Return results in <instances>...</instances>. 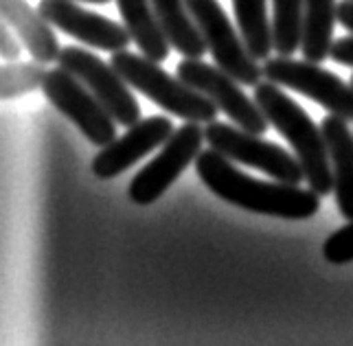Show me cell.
Segmentation results:
<instances>
[{"label":"cell","instance_id":"6da1fadb","mask_svg":"<svg viewBox=\"0 0 353 346\" xmlns=\"http://www.w3.org/2000/svg\"><path fill=\"white\" fill-rule=\"evenodd\" d=\"M196 169L206 189L243 211L281 219H310L321 208V193L314 189H299V184L279 180H254L213 147L200 152Z\"/></svg>","mask_w":353,"mask_h":346},{"label":"cell","instance_id":"7a4b0ae2","mask_svg":"<svg viewBox=\"0 0 353 346\" xmlns=\"http://www.w3.org/2000/svg\"><path fill=\"white\" fill-rule=\"evenodd\" d=\"M254 101L263 110L270 125L292 145L294 156L305 171L310 189L321 195L332 193L334 173L323 128L316 125L305 110L294 99H290L281 90V85L270 79L254 85Z\"/></svg>","mask_w":353,"mask_h":346},{"label":"cell","instance_id":"3957f363","mask_svg":"<svg viewBox=\"0 0 353 346\" xmlns=\"http://www.w3.org/2000/svg\"><path fill=\"white\" fill-rule=\"evenodd\" d=\"M110 64L123 77L134 90H139L148 99L163 108L165 112L174 114L178 119L193 121V123H211L217 116V108L209 96L191 88L189 83L182 81L178 75L172 77L158 66V61L134 55L130 51L112 53Z\"/></svg>","mask_w":353,"mask_h":346},{"label":"cell","instance_id":"277c9868","mask_svg":"<svg viewBox=\"0 0 353 346\" xmlns=\"http://www.w3.org/2000/svg\"><path fill=\"white\" fill-rule=\"evenodd\" d=\"M204 136L213 150L224 154L233 163L259 169L272 180L288 184H301L305 180V171H303L299 158L294 154H288L283 147L259 139V134L246 132L239 125L211 121L206 123Z\"/></svg>","mask_w":353,"mask_h":346},{"label":"cell","instance_id":"5b68a950","mask_svg":"<svg viewBox=\"0 0 353 346\" xmlns=\"http://www.w3.org/2000/svg\"><path fill=\"white\" fill-rule=\"evenodd\" d=\"M176 75L191 88L206 94L235 125L252 134H265L270 121L259 103L241 90V83L220 66L204 64L202 57H185L176 66Z\"/></svg>","mask_w":353,"mask_h":346},{"label":"cell","instance_id":"8992f818","mask_svg":"<svg viewBox=\"0 0 353 346\" xmlns=\"http://www.w3.org/2000/svg\"><path fill=\"white\" fill-rule=\"evenodd\" d=\"M263 77L288 90L310 96L330 114L353 121V85L336 77L334 72L321 68L316 61H296L292 59V55L268 57L263 64Z\"/></svg>","mask_w":353,"mask_h":346},{"label":"cell","instance_id":"52a82bcc","mask_svg":"<svg viewBox=\"0 0 353 346\" xmlns=\"http://www.w3.org/2000/svg\"><path fill=\"white\" fill-rule=\"evenodd\" d=\"M193 20L204 38V44L213 55L215 66L226 70L243 85H257L263 79V66H257L241 35L230 24L217 0H185Z\"/></svg>","mask_w":353,"mask_h":346},{"label":"cell","instance_id":"ba28073f","mask_svg":"<svg viewBox=\"0 0 353 346\" xmlns=\"http://www.w3.org/2000/svg\"><path fill=\"white\" fill-rule=\"evenodd\" d=\"M42 90L48 101L53 103L64 116H68L86 139L97 145L105 147L117 139V121L108 112L105 105L97 99L88 85L77 79L66 68L57 66L46 72Z\"/></svg>","mask_w":353,"mask_h":346},{"label":"cell","instance_id":"9c48e42d","mask_svg":"<svg viewBox=\"0 0 353 346\" xmlns=\"http://www.w3.org/2000/svg\"><path fill=\"white\" fill-rule=\"evenodd\" d=\"M204 141L206 136L204 130L200 128V123L187 121L163 145L161 154L132 178L130 200L137 206L154 204L178 180L180 173L200 156Z\"/></svg>","mask_w":353,"mask_h":346},{"label":"cell","instance_id":"30bf717a","mask_svg":"<svg viewBox=\"0 0 353 346\" xmlns=\"http://www.w3.org/2000/svg\"><path fill=\"white\" fill-rule=\"evenodd\" d=\"M57 64L86 83L119 125L130 128L141 121V108L130 90L132 85L119 75L112 64L77 46H62Z\"/></svg>","mask_w":353,"mask_h":346},{"label":"cell","instance_id":"8fae6325","mask_svg":"<svg viewBox=\"0 0 353 346\" xmlns=\"http://www.w3.org/2000/svg\"><path fill=\"white\" fill-rule=\"evenodd\" d=\"M38 11L55 29L64 31L70 38H77L90 48L117 53L130 46L132 35L125 24L86 11L77 5V0H40Z\"/></svg>","mask_w":353,"mask_h":346},{"label":"cell","instance_id":"7c38bea8","mask_svg":"<svg viewBox=\"0 0 353 346\" xmlns=\"http://www.w3.org/2000/svg\"><path fill=\"white\" fill-rule=\"evenodd\" d=\"M172 119L165 116H150L141 119L134 125L128 128L123 136L101 147V154H97L92 160V171L97 178L110 180L121 176L125 169H130L134 163H139L141 158L152 154L158 147H163L174 134Z\"/></svg>","mask_w":353,"mask_h":346},{"label":"cell","instance_id":"4fadbf2b","mask_svg":"<svg viewBox=\"0 0 353 346\" xmlns=\"http://www.w3.org/2000/svg\"><path fill=\"white\" fill-rule=\"evenodd\" d=\"M0 16L14 29L24 48L31 53L35 61L53 64L59 59V42L53 33V24L40 11H35L27 0H0Z\"/></svg>","mask_w":353,"mask_h":346},{"label":"cell","instance_id":"5bb4252c","mask_svg":"<svg viewBox=\"0 0 353 346\" xmlns=\"http://www.w3.org/2000/svg\"><path fill=\"white\" fill-rule=\"evenodd\" d=\"M349 121L330 114L323 119V134L327 141L334 173V195L340 215L347 221L353 219V134Z\"/></svg>","mask_w":353,"mask_h":346},{"label":"cell","instance_id":"9a60e30c","mask_svg":"<svg viewBox=\"0 0 353 346\" xmlns=\"http://www.w3.org/2000/svg\"><path fill=\"white\" fill-rule=\"evenodd\" d=\"M117 5L123 24L132 35V42L141 48L143 55L158 64L165 61L172 51V44L156 18L152 0H117Z\"/></svg>","mask_w":353,"mask_h":346},{"label":"cell","instance_id":"2e32d148","mask_svg":"<svg viewBox=\"0 0 353 346\" xmlns=\"http://www.w3.org/2000/svg\"><path fill=\"white\" fill-rule=\"evenodd\" d=\"M152 5L169 44L182 57H202L209 51L185 0H152Z\"/></svg>","mask_w":353,"mask_h":346},{"label":"cell","instance_id":"e0dca14e","mask_svg":"<svg viewBox=\"0 0 353 346\" xmlns=\"http://www.w3.org/2000/svg\"><path fill=\"white\" fill-rule=\"evenodd\" d=\"M338 20L336 0H305V20H303L301 51L305 59L321 64L332 51L334 24Z\"/></svg>","mask_w":353,"mask_h":346},{"label":"cell","instance_id":"ac0fdd59","mask_svg":"<svg viewBox=\"0 0 353 346\" xmlns=\"http://www.w3.org/2000/svg\"><path fill=\"white\" fill-rule=\"evenodd\" d=\"M237 27L243 44L254 59H268L274 51L272 22L268 16V0H233Z\"/></svg>","mask_w":353,"mask_h":346},{"label":"cell","instance_id":"d6986e66","mask_svg":"<svg viewBox=\"0 0 353 346\" xmlns=\"http://www.w3.org/2000/svg\"><path fill=\"white\" fill-rule=\"evenodd\" d=\"M305 0H272V40L279 55H294L303 44Z\"/></svg>","mask_w":353,"mask_h":346},{"label":"cell","instance_id":"ffe728a7","mask_svg":"<svg viewBox=\"0 0 353 346\" xmlns=\"http://www.w3.org/2000/svg\"><path fill=\"white\" fill-rule=\"evenodd\" d=\"M46 68L42 61H27V64H5L0 70V96L3 101L16 99L20 94H27L42 88L46 79Z\"/></svg>","mask_w":353,"mask_h":346},{"label":"cell","instance_id":"44dd1931","mask_svg":"<svg viewBox=\"0 0 353 346\" xmlns=\"http://www.w3.org/2000/svg\"><path fill=\"white\" fill-rule=\"evenodd\" d=\"M323 256L334 265H345L353 261V219L323 243Z\"/></svg>","mask_w":353,"mask_h":346},{"label":"cell","instance_id":"7402d4cb","mask_svg":"<svg viewBox=\"0 0 353 346\" xmlns=\"http://www.w3.org/2000/svg\"><path fill=\"white\" fill-rule=\"evenodd\" d=\"M20 53H22L20 35L7 22H3V29H0V55H3L5 61H16Z\"/></svg>","mask_w":353,"mask_h":346},{"label":"cell","instance_id":"603a6c76","mask_svg":"<svg viewBox=\"0 0 353 346\" xmlns=\"http://www.w3.org/2000/svg\"><path fill=\"white\" fill-rule=\"evenodd\" d=\"M330 57L336 61V64H343V66H351L353 68V35L336 40L332 44Z\"/></svg>","mask_w":353,"mask_h":346},{"label":"cell","instance_id":"cb8c5ba5","mask_svg":"<svg viewBox=\"0 0 353 346\" xmlns=\"http://www.w3.org/2000/svg\"><path fill=\"white\" fill-rule=\"evenodd\" d=\"M338 20L347 31L353 33V0H340L338 3Z\"/></svg>","mask_w":353,"mask_h":346},{"label":"cell","instance_id":"d4e9b609","mask_svg":"<svg viewBox=\"0 0 353 346\" xmlns=\"http://www.w3.org/2000/svg\"><path fill=\"white\" fill-rule=\"evenodd\" d=\"M79 3V0H77ZM81 3H94V5H105V3H110V0H81Z\"/></svg>","mask_w":353,"mask_h":346},{"label":"cell","instance_id":"484cf974","mask_svg":"<svg viewBox=\"0 0 353 346\" xmlns=\"http://www.w3.org/2000/svg\"><path fill=\"white\" fill-rule=\"evenodd\" d=\"M349 83H351V85H353V75H351V79H349Z\"/></svg>","mask_w":353,"mask_h":346}]
</instances>
